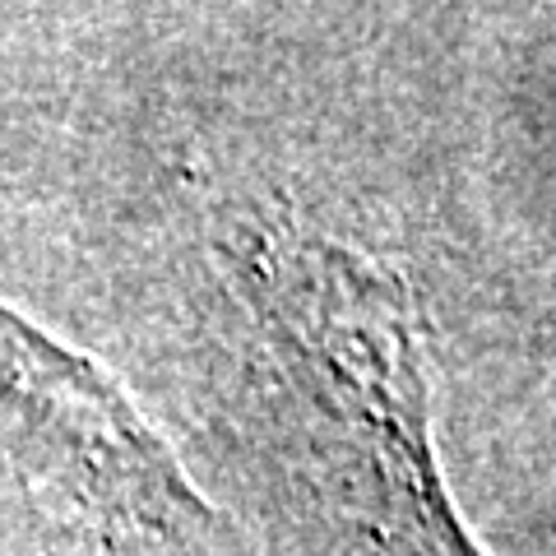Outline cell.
<instances>
[{
	"instance_id": "6da1fadb",
	"label": "cell",
	"mask_w": 556,
	"mask_h": 556,
	"mask_svg": "<svg viewBox=\"0 0 556 556\" xmlns=\"http://www.w3.org/2000/svg\"><path fill=\"white\" fill-rule=\"evenodd\" d=\"M269 386L343 556H486L455 515L431 431V325L404 278L334 237L237 241Z\"/></svg>"
},
{
	"instance_id": "7a4b0ae2",
	"label": "cell",
	"mask_w": 556,
	"mask_h": 556,
	"mask_svg": "<svg viewBox=\"0 0 556 556\" xmlns=\"http://www.w3.org/2000/svg\"><path fill=\"white\" fill-rule=\"evenodd\" d=\"M0 464L102 556H218L223 529L172 445L98 367L0 302Z\"/></svg>"
}]
</instances>
